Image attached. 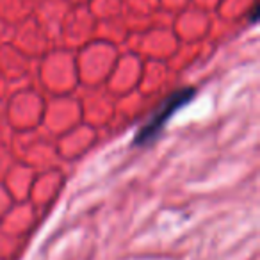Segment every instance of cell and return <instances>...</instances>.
I'll use <instances>...</instances> for the list:
<instances>
[{
  "mask_svg": "<svg viewBox=\"0 0 260 260\" xmlns=\"http://www.w3.org/2000/svg\"><path fill=\"white\" fill-rule=\"evenodd\" d=\"M196 91L192 87H180V89L173 91L171 94H168L159 105L152 111V114L145 119L139 130L134 136V145L136 146H150L152 143H155V139L160 136L164 125L170 121L175 116V112L178 109H182L184 105H187L192 100Z\"/></svg>",
  "mask_w": 260,
  "mask_h": 260,
  "instance_id": "obj_1",
  "label": "cell"
}]
</instances>
